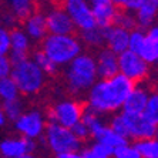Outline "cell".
Returning <instances> with one entry per match:
<instances>
[{
	"label": "cell",
	"instance_id": "6da1fadb",
	"mask_svg": "<svg viewBox=\"0 0 158 158\" xmlns=\"http://www.w3.org/2000/svg\"><path fill=\"white\" fill-rule=\"evenodd\" d=\"M134 83L123 74L108 78H98L87 91V106L97 114H110L121 110Z\"/></svg>",
	"mask_w": 158,
	"mask_h": 158
},
{
	"label": "cell",
	"instance_id": "7a4b0ae2",
	"mask_svg": "<svg viewBox=\"0 0 158 158\" xmlns=\"http://www.w3.org/2000/svg\"><path fill=\"white\" fill-rule=\"evenodd\" d=\"M98 80L96 60L91 54L81 52L77 57H74L66 69V81L69 90L74 94H80L90 90Z\"/></svg>",
	"mask_w": 158,
	"mask_h": 158
},
{
	"label": "cell",
	"instance_id": "3957f363",
	"mask_svg": "<svg viewBox=\"0 0 158 158\" xmlns=\"http://www.w3.org/2000/svg\"><path fill=\"white\" fill-rule=\"evenodd\" d=\"M41 52L57 67L67 66L83 52L80 40L73 34H50L41 40Z\"/></svg>",
	"mask_w": 158,
	"mask_h": 158
},
{
	"label": "cell",
	"instance_id": "277c9868",
	"mask_svg": "<svg viewBox=\"0 0 158 158\" xmlns=\"http://www.w3.org/2000/svg\"><path fill=\"white\" fill-rule=\"evenodd\" d=\"M10 77L15 80L20 94L24 96H34L40 93L46 83V74L30 57L13 63Z\"/></svg>",
	"mask_w": 158,
	"mask_h": 158
},
{
	"label": "cell",
	"instance_id": "5b68a950",
	"mask_svg": "<svg viewBox=\"0 0 158 158\" xmlns=\"http://www.w3.org/2000/svg\"><path fill=\"white\" fill-rule=\"evenodd\" d=\"M48 150L54 155L63 154V152H73V151H80L83 147V143L73 134L70 128L61 127L56 123H48L46 124L43 137Z\"/></svg>",
	"mask_w": 158,
	"mask_h": 158
},
{
	"label": "cell",
	"instance_id": "8992f818",
	"mask_svg": "<svg viewBox=\"0 0 158 158\" xmlns=\"http://www.w3.org/2000/svg\"><path fill=\"white\" fill-rule=\"evenodd\" d=\"M118 73L131 80L134 84L141 83L150 74V64L140 57V54L125 50L118 54Z\"/></svg>",
	"mask_w": 158,
	"mask_h": 158
},
{
	"label": "cell",
	"instance_id": "52a82bcc",
	"mask_svg": "<svg viewBox=\"0 0 158 158\" xmlns=\"http://www.w3.org/2000/svg\"><path fill=\"white\" fill-rule=\"evenodd\" d=\"M83 111L84 107L76 100H61L48 110V118L52 123L71 128L81 120Z\"/></svg>",
	"mask_w": 158,
	"mask_h": 158
},
{
	"label": "cell",
	"instance_id": "ba28073f",
	"mask_svg": "<svg viewBox=\"0 0 158 158\" xmlns=\"http://www.w3.org/2000/svg\"><path fill=\"white\" fill-rule=\"evenodd\" d=\"M13 124L19 135L36 141L43 137L44 128H46V118L39 110L23 111L13 121Z\"/></svg>",
	"mask_w": 158,
	"mask_h": 158
},
{
	"label": "cell",
	"instance_id": "9c48e42d",
	"mask_svg": "<svg viewBox=\"0 0 158 158\" xmlns=\"http://www.w3.org/2000/svg\"><path fill=\"white\" fill-rule=\"evenodd\" d=\"M64 10L71 19L74 29L84 31L97 26L88 0H64Z\"/></svg>",
	"mask_w": 158,
	"mask_h": 158
},
{
	"label": "cell",
	"instance_id": "30bf717a",
	"mask_svg": "<svg viewBox=\"0 0 158 158\" xmlns=\"http://www.w3.org/2000/svg\"><path fill=\"white\" fill-rule=\"evenodd\" d=\"M123 113V111H121ZM124 114L125 120V138L127 140H143V138H154L157 137L158 124L148 121L143 115H128Z\"/></svg>",
	"mask_w": 158,
	"mask_h": 158
},
{
	"label": "cell",
	"instance_id": "8fae6325",
	"mask_svg": "<svg viewBox=\"0 0 158 158\" xmlns=\"http://www.w3.org/2000/svg\"><path fill=\"white\" fill-rule=\"evenodd\" d=\"M36 141L23 135L6 137L0 141V157L2 158H20L23 155L34 152Z\"/></svg>",
	"mask_w": 158,
	"mask_h": 158
},
{
	"label": "cell",
	"instance_id": "7c38bea8",
	"mask_svg": "<svg viewBox=\"0 0 158 158\" xmlns=\"http://www.w3.org/2000/svg\"><path fill=\"white\" fill-rule=\"evenodd\" d=\"M46 16V24H47V31L50 34H73L74 24L71 19L66 13L64 9L56 7L47 11Z\"/></svg>",
	"mask_w": 158,
	"mask_h": 158
},
{
	"label": "cell",
	"instance_id": "4fadbf2b",
	"mask_svg": "<svg viewBox=\"0 0 158 158\" xmlns=\"http://www.w3.org/2000/svg\"><path fill=\"white\" fill-rule=\"evenodd\" d=\"M30 47H31V40H30V37L26 34L24 30H10V52H9L7 56L11 60V64L29 57Z\"/></svg>",
	"mask_w": 158,
	"mask_h": 158
},
{
	"label": "cell",
	"instance_id": "5bb4252c",
	"mask_svg": "<svg viewBox=\"0 0 158 158\" xmlns=\"http://www.w3.org/2000/svg\"><path fill=\"white\" fill-rule=\"evenodd\" d=\"M88 3L91 6L97 26L106 29V27L111 26L114 23L118 9L115 7L113 0H88Z\"/></svg>",
	"mask_w": 158,
	"mask_h": 158
},
{
	"label": "cell",
	"instance_id": "9a60e30c",
	"mask_svg": "<svg viewBox=\"0 0 158 158\" xmlns=\"http://www.w3.org/2000/svg\"><path fill=\"white\" fill-rule=\"evenodd\" d=\"M150 90L143 85H134L130 94L127 96L124 104L121 107V111L128 115H140L143 113L144 107L147 104V100L150 97Z\"/></svg>",
	"mask_w": 158,
	"mask_h": 158
},
{
	"label": "cell",
	"instance_id": "2e32d148",
	"mask_svg": "<svg viewBox=\"0 0 158 158\" xmlns=\"http://www.w3.org/2000/svg\"><path fill=\"white\" fill-rule=\"evenodd\" d=\"M128 30L123 29L117 24H111L104 29V44L107 48L120 54V53L128 50Z\"/></svg>",
	"mask_w": 158,
	"mask_h": 158
},
{
	"label": "cell",
	"instance_id": "e0dca14e",
	"mask_svg": "<svg viewBox=\"0 0 158 158\" xmlns=\"http://www.w3.org/2000/svg\"><path fill=\"white\" fill-rule=\"evenodd\" d=\"M98 78H108L118 74V54L110 48H101L94 57Z\"/></svg>",
	"mask_w": 158,
	"mask_h": 158
},
{
	"label": "cell",
	"instance_id": "ac0fdd59",
	"mask_svg": "<svg viewBox=\"0 0 158 158\" xmlns=\"http://www.w3.org/2000/svg\"><path fill=\"white\" fill-rule=\"evenodd\" d=\"M138 54L148 64H155L158 61V27L155 24L147 27Z\"/></svg>",
	"mask_w": 158,
	"mask_h": 158
},
{
	"label": "cell",
	"instance_id": "d6986e66",
	"mask_svg": "<svg viewBox=\"0 0 158 158\" xmlns=\"http://www.w3.org/2000/svg\"><path fill=\"white\" fill-rule=\"evenodd\" d=\"M23 30L33 41H41L48 34L47 24H46V16L39 11H33L27 19L23 20Z\"/></svg>",
	"mask_w": 158,
	"mask_h": 158
},
{
	"label": "cell",
	"instance_id": "ffe728a7",
	"mask_svg": "<svg viewBox=\"0 0 158 158\" xmlns=\"http://www.w3.org/2000/svg\"><path fill=\"white\" fill-rule=\"evenodd\" d=\"M157 13L158 0H140V4L134 13L137 26H140L141 29H147V27L152 26L155 22V17H157Z\"/></svg>",
	"mask_w": 158,
	"mask_h": 158
},
{
	"label": "cell",
	"instance_id": "44dd1931",
	"mask_svg": "<svg viewBox=\"0 0 158 158\" xmlns=\"http://www.w3.org/2000/svg\"><path fill=\"white\" fill-rule=\"evenodd\" d=\"M91 137L96 140V143H100L101 145L107 147L111 151L114 150L115 147H118V145H121L123 143L128 141V140H125V138H123L120 134H117V132L111 128L108 124H106V123H104Z\"/></svg>",
	"mask_w": 158,
	"mask_h": 158
},
{
	"label": "cell",
	"instance_id": "7402d4cb",
	"mask_svg": "<svg viewBox=\"0 0 158 158\" xmlns=\"http://www.w3.org/2000/svg\"><path fill=\"white\" fill-rule=\"evenodd\" d=\"M10 15L17 20H24L33 11H36V3L33 0H9Z\"/></svg>",
	"mask_w": 158,
	"mask_h": 158
},
{
	"label": "cell",
	"instance_id": "603a6c76",
	"mask_svg": "<svg viewBox=\"0 0 158 158\" xmlns=\"http://www.w3.org/2000/svg\"><path fill=\"white\" fill-rule=\"evenodd\" d=\"M138 154L141 158H158V140L154 138H143L134 141Z\"/></svg>",
	"mask_w": 158,
	"mask_h": 158
},
{
	"label": "cell",
	"instance_id": "cb8c5ba5",
	"mask_svg": "<svg viewBox=\"0 0 158 158\" xmlns=\"http://www.w3.org/2000/svg\"><path fill=\"white\" fill-rule=\"evenodd\" d=\"M20 98V91H19L17 85H16L15 80L7 76V77L0 78V101H10V100Z\"/></svg>",
	"mask_w": 158,
	"mask_h": 158
},
{
	"label": "cell",
	"instance_id": "d4e9b609",
	"mask_svg": "<svg viewBox=\"0 0 158 158\" xmlns=\"http://www.w3.org/2000/svg\"><path fill=\"white\" fill-rule=\"evenodd\" d=\"M81 39L90 47H100L104 44V29L96 26L93 29H88L81 31Z\"/></svg>",
	"mask_w": 158,
	"mask_h": 158
},
{
	"label": "cell",
	"instance_id": "484cf974",
	"mask_svg": "<svg viewBox=\"0 0 158 158\" xmlns=\"http://www.w3.org/2000/svg\"><path fill=\"white\" fill-rule=\"evenodd\" d=\"M81 123L88 128V131H90V137H91L93 134H94V132L104 124L103 118H101V114H97L96 111L90 110V108H87V110L84 108L83 115H81Z\"/></svg>",
	"mask_w": 158,
	"mask_h": 158
},
{
	"label": "cell",
	"instance_id": "4316f807",
	"mask_svg": "<svg viewBox=\"0 0 158 158\" xmlns=\"http://www.w3.org/2000/svg\"><path fill=\"white\" fill-rule=\"evenodd\" d=\"M31 60L36 63L37 67H39L46 76H53V74L57 73V69H59V67L56 66L54 63L48 59L47 56L44 54L41 50H39V52L34 53L33 57H31Z\"/></svg>",
	"mask_w": 158,
	"mask_h": 158
},
{
	"label": "cell",
	"instance_id": "83f0119b",
	"mask_svg": "<svg viewBox=\"0 0 158 158\" xmlns=\"http://www.w3.org/2000/svg\"><path fill=\"white\" fill-rule=\"evenodd\" d=\"M80 154L83 158H111V150L94 141L93 144L83 148Z\"/></svg>",
	"mask_w": 158,
	"mask_h": 158
},
{
	"label": "cell",
	"instance_id": "f1b7e54d",
	"mask_svg": "<svg viewBox=\"0 0 158 158\" xmlns=\"http://www.w3.org/2000/svg\"><path fill=\"white\" fill-rule=\"evenodd\" d=\"M141 115L144 118H147L148 121L158 124V94L157 93H151L150 94Z\"/></svg>",
	"mask_w": 158,
	"mask_h": 158
},
{
	"label": "cell",
	"instance_id": "f546056e",
	"mask_svg": "<svg viewBox=\"0 0 158 158\" xmlns=\"http://www.w3.org/2000/svg\"><path fill=\"white\" fill-rule=\"evenodd\" d=\"M2 108H3V113L6 115V120L11 123L24 111L23 110V103L20 101V98L4 101V103H2Z\"/></svg>",
	"mask_w": 158,
	"mask_h": 158
},
{
	"label": "cell",
	"instance_id": "4dcf8cb0",
	"mask_svg": "<svg viewBox=\"0 0 158 158\" xmlns=\"http://www.w3.org/2000/svg\"><path fill=\"white\" fill-rule=\"evenodd\" d=\"M111 158H141L135 145L130 141H125L121 145L115 147L111 151Z\"/></svg>",
	"mask_w": 158,
	"mask_h": 158
},
{
	"label": "cell",
	"instance_id": "1f68e13d",
	"mask_svg": "<svg viewBox=\"0 0 158 158\" xmlns=\"http://www.w3.org/2000/svg\"><path fill=\"white\" fill-rule=\"evenodd\" d=\"M113 24H117V26L123 27L125 30H132L137 27V20H135V16L132 15L131 11H118L117 16L114 19V23Z\"/></svg>",
	"mask_w": 158,
	"mask_h": 158
},
{
	"label": "cell",
	"instance_id": "d6a6232c",
	"mask_svg": "<svg viewBox=\"0 0 158 158\" xmlns=\"http://www.w3.org/2000/svg\"><path fill=\"white\" fill-rule=\"evenodd\" d=\"M144 34H145V31H144L143 29H137L135 27V29L130 30L128 50H131V52H134V53L138 54L141 46H143V41H144Z\"/></svg>",
	"mask_w": 158,
	"mask_h": 158
},
{
	"label": "cell",
	"instance_id": "836d02e7",
	"mask_svg": "<svg viewBox=\"0 0 158 158\" xmlns=\"http://www.w3.org/2000/svg\"><path fill=\"white\" fill-rule=\"evenodd\" d=\"M10 52V30L0 24V54H9Z\"/></svg>",
	"mask_w": 158,
	"mask_h": 158
},
{
	"label": "cell",
	"instance_id": "e575fe53",
	"mask_svg": "<svg viewBox=\"0 0 158 158\" xmlns=\"http://www.w3.org/2000/svg\"><path fill=\"white\" fill-rule=\"evenodd\" d=\"M113 3L115 4V7L124 11H135L140 0H113Z\"/></svg>",
	"mask_w": 158,
	"mask_h": 158
},
{
	"label": "cell",
	"instance_id": "d590c367",
	"mask_svg": "<svg viewBox=\"0 0 158 158\" xmlns=\"http://www.w3.org/2000/svg\"><path fill=\"white\" fill-rule=\"evenodd\" d=\"M70 130L73 131V134L77 137V138L81 141V143L90 138V131H88L87 127H85V125L81 123V120H80V121H78L76 125H74V127H71Z\"/></svg>",
	"mask_w": 158,
	"mask_h": 158
},
{
	"label": "cell",
	"instance_id": "8d00e7d4",
	"mask_svg": "<svg viewBox=\"0 0 158 158\" xmlns=\"http://www.w3.org/2000/svg\"><path fill=\"white\" fill-rule=\"evenodd\" d=\"M11 60L9 59L7 54H0V78L2 77H7L11 73Z\"/></svg>",
	"mask_w": 158,
	"mask_h": 158
},
{
	"label": "cell",
	"instance_id": "74e56055",
	"mask_svg": "<svg viewBox=\"0 0 158 158\" xmlns=\"http://www.w3.org/2000/svg\"><path fill=\"white\" fill-rule=\"evenodd\" d=\"M56 158H83L80 154V151H73V152H63V154H57Z\"/></svg>",
	"mask_w": 158,
	"mask_h": 158
},
{
	"label": "cell",
	"instance_id": "f35d334b",
	"mask_svg": "<svg viewBox=\"0 0 158 158\" xmlns=\"http://www.w3.org/2000/svg\"><path fill=\"white\" fill-rule=\"evenodd\" d=\"M6 123H7V120H6V115H4V113H3V108H2V106H0V128L4 127Z\"/></svg>",
	"mask_w": 158,
	"mask_h": 158
},
{
	"label": "cell",
	"instance_id": "ab89813d",
	"mask_svg": "<svg viewBox=\"0 0 158 158\" xmlns=\"http://www.w3.org/2000/svg\"><path fill=\"white\" fill-rule=\"evenodd\" d=\"M20 158H40V157H37L34 152H30V154H26V155H23V157H20Z\"/></svg>",
	"mask_w": 158,
	"mask_h": 158
},
{
	"label": "cell",
	"instance_id": "60d3db41",
	"mask_svg": "<svg viewBox=\"0 0 158 158\" xmlns=\"http://www.w3.org/2000/svg\"><path fill=\"white\" fill-rule=\"evenodd\" d=\"M34 3H40V4H43V3H48L50 0H33Z\"/></svg>",
	"mask_w": 158,
	"mask_h": 158
},
{
	"label": "cell",
	"instance_id": "b9f144b4",
	"mask_svg": "<svg viewBox=\"0 0 158 158\" xmlns=\"http://www.w3.org/2000/svg\"><path fill=\"white\" fill-rule=\"evenodd\" d=\"M0 158H2V157H0Z\"/></svg>",
	"mask_w": 158,
	"mask_h": 158
}]
</instances>
